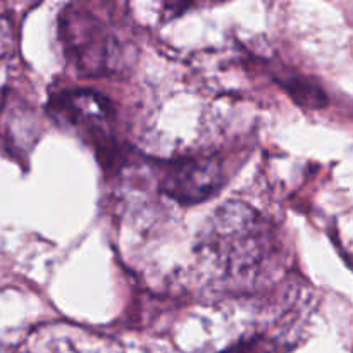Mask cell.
I'll use <instances>...</instances> for the list:
<instances>
[{
  "label": "cell",
  "mask_w": 353,
  "mask_h": 353,
  "mask_svg": "<svg viewBox=\"0 0 353 353\" xmlns=\"http://www.w3.org/2000/svg\"><path fill=\"white\" fill-rule=\"evenodd\" d=\"M62 38L68 54L86 71H105L110 62L112 37L99 19L85 12H68L62 17Z\"/></svg>",
  "instance_id": "3957f363"
},
{
  "label": "cell",
  "mask_w": 353,
  "mask_h": 353,
  "mask_svg": "<svg viewBox=\"0 0 353 353\" xmlns=\"http://www.w3.org/2000/svg\"><path fill=\"white\" fill-rule=\"evenodd\" d=\"M52 107L59 119L78 128L95 140L105 141L112 109L102 95L86 90L64 92L54 100Z\"/></svg>",
  "instance_id": "277c9868"
},
{
  "label": "cell",
  "mask_w": 353,
  "mask_h": 353,
  "mask_svg": "<svg viewBox=\"0 0 353 353\" xmlns=\"http://www.w3.org/2000/svg\"><path fill=\"white\" fill-rule=\"evenodd\" d=\"M223 185V168L214 157H183L162 168L161 190L185 205L205 202Z\"/></svg>",
  "instance_id": "7a4b0ae2"
},
{
  "label": "cell",
  "mask_w": 353,
  "mask_h": 353,
  "mask_svg": "<svg viewBox=\"0 0 353 353\" xmlns=\"http://www.w3.org/2000/svg\"><path fill=\"white\" fill-rule=\"evenodd\" d=\"M10 43H12V30H10V23L7 17L0 16V57L10 50Z\"/></svg>",
  "instance_id": "5b68a950"
},
{
  "label": "cell",
  "mask_w": 353,
  "mask_h": 353,
  "mask_svg": "<svg viewBox=\"0 0 353 353\" xmlns=\"http://www.w3.org/2000/svg\"><path fill=\"white\" fill-rule=\"evenodd\" d=\"M203 247L221 271L240 274L259 264L268 252L265 224L247 205L228 203L214 216Z\"/></svg>",
  "instance_id": "6da1fadb"
}]
</instances>
